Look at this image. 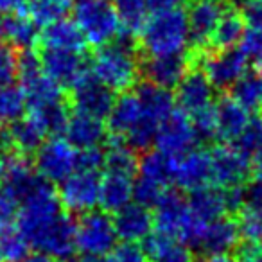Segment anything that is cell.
I'll return each mask as SVG.
<instances>
[{"instance_id": "1", "label": "cell", "mask_w": 262, "mask_h": 262, "mask_svg": "<svg viewBox=\"0 0 262 262\" xmlns=\"http://www.w3.org/2000/svg\"><path fill=\"white\" fill-rule=\"evenodd\" d=\"M92 74L112 92L126 94L140 83V54L137 38L119 31L117 38L92 56Z\"/></svg>"}, {"instance_id": "2", "label": "cell", "mask_w": 262, "mask_h": 262, "mask_svg": "<svg viewBox=\"0 0 262 262\" xmlns=\"http://www.w3.org/2000/svg\"><path fill=\"white\" fill-rule=\"evenodd\" d=\"M137 49L140 58L183 54L189 49V24L185 9L172 8L147 16L137 38Z\"/></svg>"}, {"instance_id": "3", "label": "cell", "mask_w": 262, "mask_h": 262, "mask_svg": "<svg viewBox=\"0 0 262 262\" xmlns=\"http://www.w3.org/2000/svg\"><path fill=\"white\" fill-rule=\"evenodd\" d=\"M155 228L158 233L176 239L189 248H198L208 223L201 221L180 190L167 189L155 207Z\"/></svg>"}, {"instance_id": "4", "label": "cell", "mask_w": 262, "mask_h": 262, "mask_svg": "<svg viewBox=\"0 0 262 262\" xmlns=\"http://www.w3.org/2000/svg\"><path fill=\"white\" fill-rule=\"evenodd\" d=\"M185 54L190 69H200L215 90H230L248 72V58L241 49H187Z\"/></svg>"}, {"instance_id": "5", "label": "cell", "mask_w": 262, "mask_h": 262, "mask_svg": "<svg viewBox=\"0 0 262 262\" xmlns=\"http://www.w3.org/2000/svg\"><path fill=\"white\" fill-rule=\"evenodd\" d=\"M72 13L74 22L90 47L99 49L112 43L120 31L119 16L112 0H77Z\"/></svg>"}, {"instance_id": "6", "label": "cell", "mask_w": 262, "mask_h": 262, "mask_svg": "<svg viewBox=\"0 0 262 262\" xmlns=\"http://www.w3.org/2000/svg\"><path fill=\"white\" fill-rule=\"evenodd\" d=\"M113 219L104 210L84 212L76 221V248L86 257H102L115 248Z\"/></svg>"}, {"instance_id": "7", "label": "cell", "mask_w": 262, "mask_h": 262, "mask_svg": "<svg viewBox=\"0 0 262 262\" xmlns=\"http://www.w3.org/2000/svg\"><path fill=\"white\" fill-rule=\"evenodd\" d=\"M34 171L49 183H61L77 171V151L67 139L52 137L34 153Z\"/></svg>"}, {"instance_id": "8", "label": "cell", "mask_w": 262, "mask_h": 262, "mask_svg": "<svg viewBox=\"0 0 262 262\" xmlns=\"http://www.w3.org/2000/svg\"><path fill=\"white\" fill-rule=\"evenodd\" d=\"M67 101L69 106L77 113L95 117V119H108L113 104H115V92L102 84L97 77L88 70L69 88Z\"/></svg>"}, {"instance_id": "9", "label": "cell", "mask_w": 262, "mask_h": 262, "mask_svg": "<svg viewBox=\"0 0 262 262\" xmlns=\"http://www.w3.org/2000/svg\"><path fill=\"white\" fill-rule=\"evenodd\" d=\"M210 185L219 189L244 187L251 180V160L233 144H215L210 149Z\"/></svg>"}, {"instance_id": "10", "label": "cell", "mask_w": 262, "mask_h": 262, "mask_svg": "<svg viewBox=\"0 0 262 262\" xmlns=\"http://www.w3.org/2000/svg\"><path fill=\"white\" fill-rule=\"evenodd\" d=\"M58 198L61 207L69 214H84L94 210L101 198V174L99 171H81L65 178L59 183Z\"/></svg>"}, {"instance_id": "11", "label": "cell", "mask_w": 262, "mask_h": 262, "mask_svg": "<svg viewBox=\"0 0 262 262\" xmlns=\"http://www.w3.org/2000/svg\"><path fill=\"white\" fill-rule=\"evenodd\" d=\"M198 142L200 140H198L196 131L192 127V122H190V117L183 113L182 110H174L158 126L157 139H155L158 151L172 158L183 157L190 149H194Z\"/></svg>"}, {"instance_id": "12", "label": "cell", "mask_w": 262, "mask_h": 262, "mask_svg": "<svg viewBox=\"0 0 262 262\" xmlns=\"http://www.w3.org/2000/svg\"><path fill=\"white\" fill-rule=\"evenodd\" d=\"M232 0H189L187 2V24H189V49L208 47L212 33L226 6Z\"/></svg>"}, {"instance_id": "13", "label": "cell", "mask_w": 262, "mask_h": 262, "mask_svg": "<svg viewBox=\"0 0 262 262\" xmlns=\"http://www.w3.org/2000/svg\"><path fill=\"white\" fill-rule=\"evenodd\" d=\"M36 51L43 72L61 88H70L83 74L88 72L86 58L81 52L49 47H36Z\"/></svg>"}, {"instance_id": "14", "label": "cell", "mask_w": 262, "mask_h": 262, "mask_svg": "<svg viewBox=\"0 0 262 262\" xmlns=\"http://www.w3.org/2000/svg\"><path fill=\"white\" fill-rule=\"evenodd\" d=\"M185 52L172 56L140 58V79L165 88V90L176 88L183 76L190 70V63Z\"/></svg>"}, {"instance_id": "15", "label": "cell", "mask_w": 262, "mask_h": 262, "mask_svg": "<svg viewBox=\"0 0 262 262\" xmlns=\"http://www.w3.org/2000/svg\"><path fill=\"white\" fill-rule=\"evenodd\" d=\"M210 149L194 147L183 157L176 158L172 183H176L178 189L192 192V190H198L201 187L210 185Z\"/></svg>"}, {"instance_id": "16", "label": "cell", "mask_w": 262, "mask_h": 262, "mask_svg": "<svg viewBox=\"0 0 262 262\" xmlns=\"http://www.w3.org/2000/svg\"><path fill=\"white\" fill-rule=\"evenodd\" d=\"M214 90L215 88L200 69H190L176 86L174 102L190 117L192 113L214 104Z\"/></svg>"}, {"instance_id": "17", "label": "cell", "mask_w": 262, "mask_h": 262, "mask_svg": "<svg viewBox=\"0 0 262 262\" xmlns=\"http://www.w3.org/2000/svg\"><path fill=\"white\" fill-rule=\"evenodd\" d=\"M2 135H4L8 153H15L27 158L40 149L41 144L45 142V137H47L40 124L29 113L2 127Z\"/></svg>"}, {"instance_id": "18", "label": "cell", "mask_w": 262, "mask_h": 262, "mask_svg": "<svg viewBox=\"0 0 262 262\" xmlns=\"http://www.w3.org/2000/svg\"><path fill=\"white\" fill-rule=\"evenodd\" d=\"M113 226L119 239L124 243L144 241L155 226V217L149 208L139 203H129L113 214Z\"/></svg>"}, {"instance_id": "19", "label": "cell", "mask_w": 262, "mask_h": 262, "mask_svg": "<svg viewBox=\"0 0 262 262\" xmlns=\"http://www.w3.org/2000/svg\"><path fill=\"white\" fill-rule=\"evenodd\" d=\"M239 230L233 215H223L215 221L208 223L205 233L201 237L196 250L200 251V257L215 253H228L230 250L239 243Z\"/></svg>"}, {"instance_id": "20", "label": "cell", "mask_w": 262, "mask_h": 262, "mask_svg": "<svg viewBox=\"0 0 262 262\" xmlns=\"http://www.w3.org/2000/svg\"><path fill=\"white\" fill-rule=\"evenodd\" d=\"M36 47H49V49H63V51H72L84 54L86 49L90 47L81 33V29L76 26L74 20L61 18L51 26L43 27L40 33Z\"/></svg>"}, {"instance_id": "21", "label": "cell", "mask_w": 262, "mask_h": 262, "mask_svg": "<svg viewBox=\"0 0 262 262\" xmlns=\"http://www.w3.org/2000/svg\"><path fill=\"white\" fill-rule=\"evenodd\" d=\"M219 144H233L250 122L248 112L230 95H221L215 102Z\"/></svg>"}, {"instance_id": "22", "label": "cell", "mask_w": 262, "mask_h": 262, "mask_svg": "<svg viewBox=\"0 0 262 262\" xmlns=\"http://www.w3.org/2000/svg\"><path fill=\"white\" fill-rule=\"evenodd\" d=\"M140 119H142V106L135 92L131 90L120 94V97L115 99V104L108 115V124H106L108 135L122 139L126 142L127 133L137 126Z\"/></svg>"}, {"instance_id": "23", "label": "cell", "mask_w": 262, "mask_h": 262, "mask_svg": "<svg viewBox=\"0 0 262 262\" xmlns=\"http://www.w3.org/2000/svg\"><path fill=\"white\" fill-rule=\"evenodd\" d=\"M65 135L76 149H88V147H101V144H104L108 139V129L101 119L76 112L69 119Z\"/></svg>"}, {"instance_id": "24", "label": "cell", "mask_w": 262, "mask_h": 262, "mask_svg": "<svg viewBox=\"0 0 262 262\" xmlns=\"http://www.w3.org/2000/svg\"><path fill=\"white\" fill-rule=\"evenodd\" d=\"M135 94L142 106V115L157 124H162L174 112V97L171 92L147 81H140L135 86Z\"/></svg>"}, {"instance_id": "25", "label": "cell", "mask_w": 262, "mask_h": 262, "mask_svg": "<svg viewBox=\"0 0 262 262\" xmlns=\"http://www.w3.org/2000/svg\"><path fill=\"white\" fill-rule=\"evenodd\" d=\"M187 201H189L190 210L205 223H212L223 215H230L226 192L225 189H219V187L207 185L192 190Z\"/></svg>"}, {"instance_id": "26", "label": "cell", "mask_w": 262, "mask_h": 262, "mask_svg": "<svg viewBox=\"0 0 262 262\" xmlns=\"http://www.w3.org/2000/svg\"><path fill=\"white\" fill-rule=\"evenodd\" d=\"M244 26H246V24H244L239 9L233 6V2H230V4L226 6L225 13H223V16L219 18L210 40H208V47L215 49V51L233 49L243 40Z\"/></svg>"}, {"instance_id": "27", "label": "cell", "mask_w": 262, "mask_h": 262, "mask_svg": "<svg viewBox=\"0 0 262 262\" xmlns=\"http://www.w3.org/2000/svg\"><path fill=\"white\" fill-rule=\"evenodd\" d=\"M106 151H104V169L106 172L113 174H122L127 178H135L139 172L140 158L135 149H131L122 139L110 137L106 139Z\"/></svg>"}, {"instance_id": "28", "label": "cell", "mask_w": 262, "mask_h": 262, "mask_svg": "<svg viewBox=\"0 0 262 262\" xmlns=\"http://www.w3.org/2000/svg\"><path fill=\"white\" fill-rule=\"evenodd\" d=\"M133 198V178H127L122 174L106 172L101 178V198L99 205L104 212H119L126 205H129Z\"/></svg>"}, {"instance_id": "29", "label": "cell", "mask_w": 262, "mask_h": 262, "mask_svg": "<svg viewBox=\"0 0 262 262\" xmlns=\"http://www.w3.org/2000/svg\"><path fill=\"white\" fill-rule=\"evenodd\" d=\"M4 36L15 49L26 51V49H36L40 33L26 9H20L8 13L4 18Z\"/></svg>"}, {"instance_id": "30", "label": "cell", "mask_w": 262, "mask_h": 262, "mask_svg": "<svg viewBox=\"0 0 262 262\" xmlns=\"http://www.w3.org/2000/svg\"><path fill=\"white\" fill-rule=\"evenodd\" d=\"M228 92L230 97L239 102L248 113L262 110V76L257 69L248 70Z\"/></svg>"}, {"instance_id": "31", "label": "cell", "mask_w": 262, "mask_h": 262, "mask_svg": "<svg viewBox=\"0 0 262 262\" xmlns=\"http://www.w3.org/2000/svg\"><path fill=\"white\" fill-rule=\"evenodd\" d=\"M69 101L63 99V101L38 106V108H29V115L40 124L45 135H59L67 129V124H69Z\"/></svg>"}, {"instance_id": "32", "label": "cell", "mask_w": 262, "mask_h": 262, "mask_svg": "<svg viewBox=\"0 0 262 262\" xmlns=\"http://www.w3.org/2000/svg\"><path fill=\"white\" fill-rule=\"evenodd\" d=\"M176 158L162 153V151H144V157L140 158L139 172L144 178H149L153 182L169 187L174 176Z\"/></svg>"}, {"instance_id": "33", "label": "cell", "mask_w": 262, "mask_h": 262, "mask_svg": "<svg viewBox=\"0 0 262 262\" xmlns=\"http://www.w3.org/2000/svg\"><path fill=\"white\" fill-rule=\"evenodd\" d=\"M112 4L119 16L120 31L139 38L149 11L146 0H112Z\"/></svg>"}, {"instance_id": "34", "label": "cell", "mask_w": 262, "mask_h": 262, "mask_svg": "<svg viewBox=\"0 0 262 262\" xmlns=\"http://www.w3.org/2000/svg\"><path fill=\"white\" fill-rule=\"evenodd\" d=\"M72 8V0H27L26 13L38 27H47L65 18Z\"/></svg>"}, {"instance_id": "35", "label": "cell", "mask_w": 262, "mask_h": 262, "mask_svg": "<svg viewBox=\"0 0 262 262\" xmlns=\"http://www.w3.org/2000/svg\"><path fill=\"white\" fill-rule=\"evenodd\" d=\"M27 250L29 244L18 228L13 225L0 228V262L24 260L27 257Z\"/></svg>"}, {"instance_id": "36", "label": "cell", "mask_w": 262, "mask_h": 262, "mask_svg": "<svg viewBox=\"0 0 262 262\" xmlns=\"http://www.w3.org/2000/svg\"><path fill=\"white\" fill-rule=\"evenodd\" d=\"M233 217H235L237 230H239V237L243 239V243L262 241V208L243 205Z\"/></svg>"}, {"instance_id": "37", "label": "cell", "mask_w": 262, "mask_h": 262, "mask_svg": "<svg viewBox=\"0 0 262 262\" xmlns=\"http://www.w3.org/2000/svg\"><path fill=\"white\" fill-rule=\"evenodd\" d=\"M27 106V99L20 86L0 88V124H11L13 120L24 117Z\"/></svg>"}, {"instance_id": "38", "label": "cell", "mask_w": 262, "mask_h": 262, "mask_svg": "<svg viewBox=\"0 0 262 262\" xmlns=\"http://www.w3.org/2000/svg\"><path fill=\"white\" fill-rule=\"evenodd\" d=\"M233 146L250 160H253V157L262 149V119L260 117H253L250 119L248 126L244 127V131L241 133L239 139L233 142Z\"/></svg>"}, {"instance_id": "39", "label": "cell", "mask_w": 262, "mask_h": 262, "mask_svg": "<svg viewBox=\"0 0 262 262\" xmlns=\"http://www.w3.org/2000/svg\"><path fill=\"white\" fill-rule=\"evenodd\" d=\"M190 122L196 131L198 140L203 144H208L210 140H217V117H215V104H210L207 108L190 115Z\"/></svg>"}, {"instance_id": "40", "label": "cell", "mask_w": 262, "mask_h": 262, "mask_svg": "<svg viewBox=\"0 0 262 262\" xmlns=\"http://www.w3.org/2000/svg\"><path fill=\"white\" fill-rule=\"evenodd\" d=\"M167 189L169 187H164V185H160V183L153 182V180L140 176V178L133 183V198H135V203L142 205V207H146V208H155L160 203V200L164 198Z\"/></svg>"}, {"instance_id": "41", "label": "cell", "mask_w": 262, "mask_h": 262, "mask_svg": "<svg viewBox=\"0 0 262 262\" xmlns=\"http://www.w3.org/2000/svg\"><path fill=\"white\" fill-rule=\"evenodd\" d=\"M18 77V52L13 45H0V88L9 86Z\"/></svg>"}, {"instance_id": "42", "label": "cell", "mask_w": 262, "mask_h": 262, "mask_svg": "<svg viewBox=\"0 0 262 262\" xmlns=\"http://www.w3.org/2000/svg\"><path fill=\"white\" fill-rule=\"evenodd\" d=\"M241 51L250 61L262 67V29H248L241 40Z\"/></svg>"}, {"instance_id": "43", "label": "cell", "mask_w": 262, "mask_h": 262, "mask_svg": "<svg viewBox=\"0 0 262 262\" xmlns=\"http://www.w3.org/2000/svg\"><path fill=\"white\" fill-rule=\"evenodd\" d=\"M104 262H149L140 246L135 243H122L115 244L112 251L108 253Z\"/></svg>"}, {"instance_id": "44", "label": "cell", "mask_w": 262, "mask_h": 262, "mask_svg": "<svg viewBox=\"0 0 262 262\" xmlns=\"http://www.w3.org/2000/svg\"><path fill=\"white\" fill-rule=\"evenodd\" d=\"M104 165V151L101 147H88L77 151V169L81 171H99Z\"/></svg>"}, {"instance_id": "45", "label": "cell", "mask_w": 262, "mask_h": 262, "mask_svg": "<svg viewBox=\"0 0 262 262\" xmlns=\"http://www.w3.org/2000/svg\"><path fill=\"white\" fill-rule=\"evenodd\" d=\"M239 13L250 29H262V0H243Z\"/></svg>"}, {"instance_id": "46", "label": "cell", "mask_w": 262, "mask_h": 262, "mask_svg": "<svg viewBox=\"0 0 262 262\" xmlns=\"http://www.w3.org/2000/svg\"><path fill=\"white\" fill-rule=\"evenodd\" d=\"M18 214V201L6 190L4 185H0V228L13 223Z\"/></svg>"}, {"instance_id": "47", "label": "cell", "mask_w": 262, "mask_h": 262, "mask_svg": "<svg viewBox=\"0 0 262 262\" xmlns=\"http://www.w3.org/2000/svg\"><path fill=\"white\" fill-rule=\"evenodd\" d=\"M237 262H262V241L257 243H243L237 248Z\"/></svg>"}, {"instance_id": "48", "label": "cell", "mask_w": 262, "mask_h": 262, "mask_svg": "<svg viewBox=\"0 0 262 262\" xmlns=\"http://www.w3.org/2000/svg\"><path fill=\"white\" fill-rule=\"evenodd\" d=\"M244 205H251V207L262 208V182L260 180H253L244 185Z\"/></svg>"}, {"instance_id": "49", "label": "cell", "mask_w": 262, "mask_h": 262, "mask_svg": "<svg viewBox=\"0 0 262 262\" xmlns=\"http://www.w3.org/2000/svg\"><path fill=\"white\" fill-rule=\"evenodd\" d=\"M183 0H146L147 8L153 13L157 11H165V9H172V8H180Z\"/></svg>"}, {"instance_id": "50", "label": "cell", "mask_w": 262, "mask_h": 262, "mask_svg": "<svg viewBox=\"0 0 262 262\" xmlns=\"http://www.w3.org/2000/svg\"><path fill=\"white\" fill-rule=\"evenodd\" d=\"M26 2L27 0H0V11H20V9H26Z\"/></svg>"}, {"instance_id": "51", "label": "cell", "mask_w": 262, "mask_h": 262, "mask_svg": "<svg viewBox=\"0 0 262 262\" xmlns=\"http://www.w3.org/2000/svg\"><path fill=\"white\" fill-rule=\"evenodd\" d=\"M198 262H237L235 257L230 253H215V255H205V257H198Z\"/></svg>"}, {"instance_id": "52", "label": "cell", "mask_w": 262, "mask_h": 262, "mask_svg": "<svg viewBox=\"0 0 262 262\" xmlns=\"http://www.w3.org/2000/svg\"><path fill=\"white\" fill-rule=\"evenodd\" d=\"M251 178L262 182V149L251 160Z\"/></svg>"}, {"instance_id": "53", "label": "cell", "mask_w": 262, "mask_h": 262, "mask_svg": "<svg viewBox=\"0 0 262 262\" xmlns=\"http://www.w3.org/2000/svg\"><path fill=\"white\" fill-rule=\"evenodd\" d=\"M6 160H8V147H6L2 129H0V180H2V176H4V171H6Z\"/></svg>"}, {"instance_id": "54", "label": "cell", "mask_w": 262, "mask_h": 262, "mask_svg": "<svg viewBox=\"0 0 262 262\" xmlns=\"http://www.w3.org/2000/svg\"><path fill=\"white\" fill-rule=\"evenodd\" d=\"M20 262H56V260L45 253H34V255H27V257Z\"/></svg>"}, {"instance_id": "55", "label": "cell", "mask_w": 262, "mask_h": 262, "mask_svg": "<svg viewBox=\"0 0 262 262\" xmlns=\"http://www.w3.org/2000/svg\"><path fill=\"white\" fill-rule=\"evenodd\" d=\"M67 262H102L101 258L97 257H86V255H83V257H77V258H70V260Z\"/></svg>"}, {"instance_id": "56", "label": "cell", "mask_w": 262, "mask_h": 262, "mask_svg": "<svg viewBox=\"0 0 262 262\" xmlns=\"http://www.w3.org/2000/svg\"><path fill=\"white\" fill-rule=\"evenodd\" d=\"M4 36V18L0 16V38Z\"/></svg>"}, {"instance_id": "57", "label": "cell", "mask_w": 262, "mask_h": 262, "mask_svg": "<svg viewBox=\"0 0 262 262\" xmlns=\"http://www.w3.org/2000/svg\"><path fill=\"white\" fill-rule=\"evenodd\" d=\"M257 70H258V72H260V76H262V67H258V69H257Z\"/></svg>"}, {"instance_id": "58", "label": "cell", "mask_w": 262, "mask_h": 262, "mask_svg": "<svg viewBox=\"0 0 262 262\" xmlns=\"http://www.w3.org/2000/svg\"><path fill=\"white\" fill-rule=\"evenodd\" d=\"M258 117H260V119H262V110H260V115H258Z\"/></svg>"}]
</instances>
